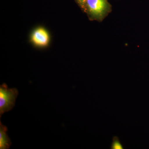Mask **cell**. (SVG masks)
<instances>
[{
    "label": "cell",
    "instance_id": "obj_1",
    "mask_svg": "<svg viewBox=\"0 0 149 149\" xmlns=\"http://www.w3.org/2000/svg\"><path fill=\"white\" fill-rule=\"evenodd\" d=\"M15 88H8L6 83L0 86V117L5 112L10 111L15 105L18 95Z\"/></svg>",
    "mask_w": 149,
    "mask_h": 149
},
{
    "label": "cell",
    "instance_id": "obj_2",
    "mask_svg": "<svg viewBox=\"0 0 149 149\" xmlns=\"http://www.w3.org/2000/svg\"><path fill=\"white\" fill-rule=\"evenodd\" d=\"M86 3L89 12L94 17H101L107 11L106 0H87Z\"/></svg>",
    "mask_w": 149,
    "mask_h": 149
},
{
    "label": "cell",
    "instance_id": "obj_3",
    "mask_svg": "<svg viewBox=\"0 0 149 149\" xmlns=\"http://www.w3.org/2000/svg\"><path fill=\"white\" fill-rule=\"evenodd\" d=\"M49 35L47 30L43 27H39L32 33L31 39L32 42L39 47H45L49 42Z\"/></svg>",
    "mask_w": 149,
    "mask_h": 149
},
{
    "label": "cell",
    "instance_id": "obj_4",
    "mask_svg": "<svg viewBox=\"0 0 149 149\" xmlns=\"http://www.w3.org/2000/svg\"><path fill=\"white\" fill-rule=\"evenodd\" d=\"M7 127L0 122V149H8L11 146L12 143L7 132Z\"/></svg>",
    "mask_w": 149,
    "mask_h": 149
},
{
    "label": "cell",
    "instance_id": "obj_5",
    "mask_svg": "<svg viewBox=\"0 0 149 149\" xmlns=\"http://www.w3.org/2000/svg\"><path fill=\"white\" fill-rule=\"evenodd\" d=\"M110 149H123V147L119 138L117 136H114L113 138Z\"/></svg>",
    "mask_w": 149,
    "mask_h": 149
},
{
    "label": "cell",
    "instance_id": "obj_6",
    "mask_svg": "<svg viewBox=\"0 0 149 149\" xmlns=\"http://www.w3.org/2000/svg\"><path fill=\"white\" fill-rule=\"evenodd\" d=\"M79 3L83 5L87 1V0H77Z\"/></svg>",
    "mask_w": 149,
    "mask_h": 149
}]
</instances>
